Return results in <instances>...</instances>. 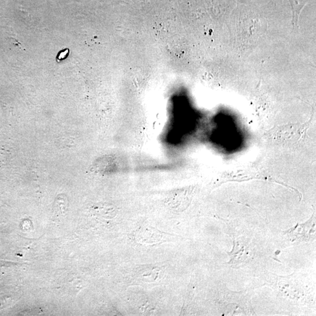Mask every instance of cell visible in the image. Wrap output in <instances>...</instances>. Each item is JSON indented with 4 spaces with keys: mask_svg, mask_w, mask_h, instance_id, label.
Returning <instances> with one entry per match:
<instances>
[{
    "mask_svg": "<svg viewBox=\"0 0 316 316\" xmlns=\"http://www.w3.org/2000/svg\"><path fill=\"white\" fill-rule=\"evenodd\" d=\"M290 1L292 7L294 25L298 26L300 12L305 7L308 0H290Z\"/></svg>",
    "mask_w": 316,
    "mask_h": 316,
    "instance_id": "obj_2",
    "label": "cell"
},
{
    "mask_svg": "<svg viewBox=\"0 0 316 316\" xmlns=\"http://www.w3.org/2000/svg\"><path fill=\"white\" fill-rule=\"evenodd\" d=\"M169 234L151 227H142L134 232V237L137 243L142 244L154 245L168 241Z\"/></svg>",
    "mask_w": 316,
    "mask_h": 316,
    "instance_id": "obj_1",
    "label": "cell"
}]
</instances>
